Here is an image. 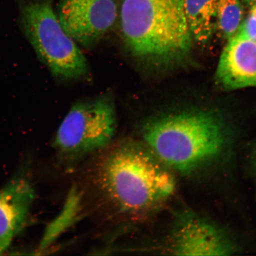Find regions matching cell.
<instances>
[{
  "mask_svg": "<svg viewBox=\"0 0 256 256\" xmlns=\"http://www.w3.org/2000/svg\"><path fill=\"white\" fill-rule=\"evenodd\" d=\"M242 0H216V30L224 39L234 36L243 20Z\"/></svg>",
  "mask_w": 256,
  "mask_h": 256,
  "instance_id": "7c38bea8",
  "label": "cell"
},
{
  "mask_svg": "<svg viewBox=\"0 0 256 256\" xmlns=\"http://www.w3.org/2000/svg\"><path fill=\"white\" fill-rule=\"evenodd\" d=\"M35 190L24 164L0 190V255L26 226Z\"/></svg>",
  "mask_w": 256,
  "mask_h": 256,
  "instance_id": "52a82bcc",
  "label": "cell"
},
{
  "mask_svg": "<svg viewBox=\"0 0 256 256\" xmlns=\"http://www.w3.org/2000/svg\"><path fill=\"white\" fill-rule=\"evenodd\" d=\"M238 31L256 40V2L250 6L248 16L243 19Z\"/></svg>",
  "mask_w": 256,
  "mask_h": 256,
  "instance_id": "4fadbf2b",
  "label": "cell"
},
{
  "mask_svg": "<svg viewBox=\"0 0 256 256\" xmlns=\"http://www.w3.org/2000/svg\"><path fill=\"white\" fill-rule=\"evenodd\" d=\"M116 128V108L110 98L80 102L60 124L54 146L64 158L73 161L106 147Z\"/></svg>",
  "mask_w": 256,
  "mask_h": 256,
  "instance_id": "5b68a950",
  "label": "cell"
},
{
  "mask_svg": "<svg viewBox=\"0 0 256 256\" xmlns=\"http://www.w3.org/2000/svg\"><path fill=\"white\" fill-rule=\"evenodd\" d=\"M242 2H244L246 5L250 7V6L256 2V0H242Z\"/></svg>",
  "mask_w": 256,
  "mask_h": 256,
  "instance_id": "5bb4252c",
  "label": "cell"
},
{
  "mask_svg": "<svg viewBox=\"0 0 256 256\" xmlns=\"http://www.w3.org/2000/svg\"><path fill=\"white\" fill-rule=\"evenodd\" d=\"M145 144L122 142L108 152L97 168L102 190L122 212L142 216L171 196L174 178Z\"/></svg>",
  "mask_w": 256,
  "mask_h": 256,
  "instance_id": "6da1fadb",
  "label": "cell"
},
{
  "mask_svg": "<svg viewBox=\"0 0 256 256\" xmlns=\"http://www.w3.org/2000/svg\"><path fill=\"white\" fill-rule=\"evenodd\" d=\"M80 201L78 192L72 190L62 212L46 227L40 242V250L49 248L74 222L80 210Z\"/></svg>",
  "mask_w": 256,
  "mask_h": 256,
  "instance_id": "8fae6325",
  "label": "cell"
},
{
  "mask_svg": "<svg viewBox=\"0 0 256 256\" xmlns=\"http://www.w3.org/2000/svg\"><path fill=\"white\" fill-rule=\"evenodd\" d=\"M56 14L66 33L88 48L114 26L118 11L116 0H60Z\"/></svg>",
  "mask_w": 256,
  "mask_h": 256,
  "instance_id": "8992f818",
  "label": "cell"
},
{
  "mask_svg": "<svg viewBox=\"0 0 256 256\" xmlns=\"http://www.w3.org/2000/svg\"><path fill=\"white\" fill-rule=\"evenodd\" d=\"M144 144L164 166L190 172L225 151L228 134L222 120L209 112H184L147 120Z\"/></svg>",
  "mask_w": 256,
  "mask_h": 256,
  "instance_id": "7a4b0ae2",
  "label": "cell"
},
{
  "mask_svg": "<svg viewBox=\"0 0 256 256\" xmlns=\"http://www.w3.org/2000/svg\"><path fill=\"white\" fill-rule=\"evenodd\" d=\"M120 20L124 46L139 62L166 63L190 52L184 0H122Z\"/></svg>",
  "mask_w": 256,
  "mask_h": 256,
  "instance_id": "3957f363",
  "label": "cell"
},
{
  "mask_svg": "<svg viewBox=\"0 0 256 256\" xmlns=\"http://www.w3.org/2000/svg\"><path fill=\"white\" fill-rule=\"evenodd\" d=\"M22 31L35 52L56 78L78 80L88 72L87 59L66 33L53 0H18Z\"/></svg>",
  "mask_w": 256,
  "mask_h": 256,
  "instance_id": "277c9868",
  "label": "cell"
},
{
  "mask_svg": "<svg viewBox=\"0 0 256 256\" xmlns=\"http://www.w3.org/2000/svg\"><path fill=\"white\" fill-rule=\"evenodd\" d=\"M178 256H228L234 247L225 233L212 223L194 216L184 217L172 240Z\"/></svg>",
  "mask_w": 256,
  "mask_h": 256,
  "instance_id": "ba28073f",
  "label": "cell"
},
{
  "mask_svg": "<svg viewBox=\"0 0 256 256\" xmlns=\"http://www.w3.org/2000/svg\"><path fill=\"white\" fill-rule=\"evenodd\" d=\"M216 76L224 89L256 88V40L238 31L224 48Z\"/></svg>",
  "mask_w": 256,
  "mask_h": 256,
  "instance_id": "9c48e42d",
  "label": "cell"
},
{
  "mask_svg": "<svg viewBox=\"0 0 256 256\" xmlns=\"http://www.w3.org/2000/svg\"><path fill=\"white\" fill-rule=\"evenodd\" d=\"M216 0H184V10L192 38L207 42L216 30Z\"/></svg>",
  "mask_w": 256,
  "mask_h": 256,
  "instance_id": "30bf717a",
  "label": "cell"
}]
</instances>
